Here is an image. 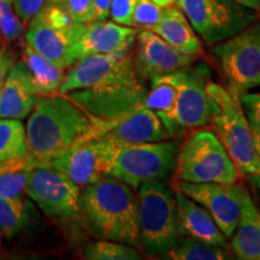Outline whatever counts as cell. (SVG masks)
I'll return each mask as SVG.
<instances>
[{
	"mask_svg": "<svg viewBox=\"0 0 260 260\" xmlns=\"http://www.w3.org/2000/svg\"><path fill=\"white\" fill-rule=\"evenodd\" d=\"M25 130L28 157L34 167L46 165L87 140L106 133L105 126L94 122L61 93L39 96Z\"/></svg>",
	"mask_w": 260,
	"mask_h": 260,
	"instance_id": "obj_1",
	"label": "cell"
},
{
	"mask_svg": "<svg viewBox=\"0 0 260 260\" xmlns=\"http://www.w3.org/2000/svg\"><path fill=\"white\" fill-rule=\"evenodd\" d=\"M87 223L98 239L142 247L139 197L133 187L112 176L84 187L80 199Z\"/></svg>",
	"mask_w": 260,
	"mask_h": 260,
	"instance_id": "obj_2",
	"label": "cell"
},
{
	"mask_svg": "<svg viewBox=\"0 0 260 260\" xmlns=\"http://www.w3.org/2000/svg\"><path fill=\"white\" fill-rule=\"evenodd\" d=\"M144 80L135 67L134 54L130 52L117 69L92 86L65 95L83 109L94 122L105 126L107 132L123 116L142 105L147 95Z\"/></svg>",
	"mask_w": 260,
	"mask_h": 260,
	"instance_id": "obj_3",
	"label": "cell"
},
{
	"mask_svg": "<svg viewBox=\"0 0 260 260\" xmlns=\"http://www.w3.org/2000/svg\"><path fill=\"white\" fill-rule=\"evenodd\" d=\"M209 95L214 102L210 124L235 162L237 170L260 189V154L255 135L241 104V96L209 81Z\"/></svg>",
	"mask_w": 260,
	"mask_h": 260,
	"instance_id": "obj_4",
	"label": "cell"
},
{
	"mask_svg": "<svg viewBox=\"0 0 260 260\" xmlns=\"http://www.w3.org/2000/svg\"><path fill=\"white\" fill-rule=\"evenodd\" d=\"M139 224L142 248L149 255H167L183 237L175 194L160 181L139 187Z\"/></svg>",
	"mask_w": 260,
	"mask_h": 260,
	"instance_id": "obj_5",
	"label": "cell"
},
{
	"mask_svg": "<svg viewBox=\"0 0 260 260\" xmlns=\"http://www.w3.org/2000/svg\"><path fill=\"white\" fill-rule=\"evenodd\" d=\"M240 171L217 135L209 130L191 134L178 151L176 181L236 183Z\"/></svg>",
	"mask_w": 260,
	"mask_h": 260,
	"instance_id": "obj_6",
	"label": "cell"
},
{
	"mask_svg": "<svg viewBox=\"0 0 260 260\" xmlns=\"http://www.w3.org/2000/svg\"><path fill=\"white\" fill-rule=\"evenodd\" d=\"M191 27L207 45H217L259 19V11L236 0H177Z\"/></svg>",
	"mask_w": 260,
	"mask_h": 260,
	"instance_id": "obj_7",
	"label": "cell"
},
{
	"mask_svg": "<svg viewBox=\"0 0 260 260\" xmlns=\"http://www.w3.org/2000/svg\"><path fill=\"white\" fill-rule=\"evenodd\" d=\"M211 53L217 58L230 90L239 94L260 87V18L236 35L213 45Z\"/></svg>",
	"mask_w": 260,
	"mask_h": 260,
	"instance_id": "obj_8",
	"label": "cell"
},
{
	"mask_svg": "<svg viewBox=\"0 0 260 260\" xmlns=\"http://www.w3.org/2000/svg\"><path fill=\"white\" fill-rule=\"evenodd\" d=\"M178 147L174 141L145 142L121 147L110 176L133 188L160 181L175 171Z\"/></svg>",
	"mask_w": 260,
	"mask_h": 260,
	"instance_id": "obj_9",
	"label": "cell"
},
{
	"mask_svg": "<svg viewBox=\"0 0 260 260\" xmlns=\"http://www.w3.org/2000/svg\"><path fill=\"white\" fill-rule=\"evenodd\" d=\"M27 194L53 218L75 217L81 209V188L63 171L50 165L29 170Z\"/></svg>",
	"mask_w": 260,
	"mask_h": 260,
	"instance_id": "obj_10",
	"label": "cell"
},
{
	"mask_svg": "<svg viewBox=\"0 0 260 260\" xmlns=\"http://www.w3.org/2000/svg\"><path fill=\"white\" fill-rule=\"evenodd\" d=\"M119 147L106 136H96L76 146L46 165L63 171L80 188L110 176Z\"/></svg>",
	"mask_w": 260,
	"mask_h": 260,
	"instance_id": "obj_11",
	"label": "cell"
},
{
	"mask_svg": "<svg viewBox=\"0 0 260 260\" xmlns=\"http://www.w3.org/2000/svg\"><path fill=\"white\" fill-rule=\"evenodd\" d=\"M177 87L175 124L177 128H201L210 124L214 102L209 95V69L205 65L188 67L170 74Z\"/></svg>",
	"mask_w": 260,
	"mask_h": 260,
	"instance_id": "obj_12",
	"label": "cell"
},
{
	"mask_svg": "<svg viewBox=\"0 0 260 260\" xmlns=\"http://www.w3.org/2000/svg\"><path fill=\"white\" fill-rule=\"evenodd\" d=\"M177 190L182 191L209 211L226 239L235 232L245 197L246 188L240 183H214V182L177 181Z\"/></svg>",
	"mask_w": 260,
	"mask_h": 260,
	"instance_id": "obj_13",
	"label": "cell"
},
{
	"mask_svg": "<svg viewBox=\"0 0 260 260\" xmlns=\"http://www.w3.org/2000/svg\"><path fill=\"white\" fill-rule=\"evenodd\" d=\"M197 57L178 51L155 32L142 29L136 35L135 67L144 79L186 69Z\"/></svg>",
	"mask_w": 260,
	"mask_h": 260,
	"instance_id": "obj_14",
	"label": "cell"
},
{
	"mask_svg": "<svg viewBox=\"0 0 260 260\" xmlns=\"http://www.w3.org/2000/svg\"><path fill=\"white\" fill-rule=\"evenodd\" d=\"M83 28L84 24L81 23H75L69 28L52 27L35 16L29 24L25 40L42 56L67 69L77 61L74 56V45Z\"/></svg>",
	"mask_w": 260,
	"mask_h": 260,
	"instance_id": "obj_15",
	"label": "cell"
},
{
	"mask_svg": "<svg viewBox=\"0 0 260 260\" xmlns=\"http://www.w3.org/2000/svg\"><path fill=\"white\" fill-rule=\"evenodd\" d=\"M138 31L132 27L116 22H90L84 24L79 40L74 45L76 60L95 54L112 53L125 48H133Z\"/></svg>",
	"mask_w": 260,
	"mask_h": 260,
	"instance_id": "obj_16",
	"label": "cell"
},
{
	"mask_svg": "<svg viewBox=\"0 0 260 260\" xmlns=\"http://www.w3.org/2000/svg\"><path fill=\"white\" fill-rule=\"evenodd\" d=\"M39 94L23 61L12 64L0 88V118L24 119L37 105Z\"/></svg>",
	"mask_w": 260,
	"mask_h": 260,
	"instance_id": "obj_17",
	"label": "cell"
},
{
	"mask_svg": "<svg viewBox=\"0 0 260 260\" xmlns=\"http://www.w3.org/2000/svg\"><path fill=\"white\" fill-rule=\"evenodd\" d=\"M119 147L167 140L170 134L153 110L144 104L123 116L104 134Z\"/></svg>",
	"mask_w": 260,
	"mask_h": 260,
	"instance_id": "obj_18",
	"label": "cell"
},
{
	"mask_svg": "<svg viewBox=\"0 0 260 260\" xmlns=\"http://www.w3.org/2000/svg\"><path fill=\"white\" fill-rule=\"evenodd\" d=\"M182 235L207 245L230 249L229 242L209 211L180 190L175 193Z\"/></svg>",
	"mask_w": 260,
	"mask_h": 260,
	"instance_id": "obj_19",
	"label": "cell"
},
{
	"mask_svg": "<svg viewBox=\"0 0 260 260\" xmlns=\"http://www.w3.org/2000/svg\"><path fill=\"white\" fill-rule=\"evenodd\" d=\"M130 52L132 48H125L112 53L95 54L77 60V63L64 76L58 93L67 94L92 86L98 80L117 69L129 56Z\"/></svg>",
	"mask_w": 260,
	"mask_h": 260,
	"instance_id": "obj_20",
	"label": "cell"
},
{
	"mask_svg": "<svg viewBox=\"0 0 260 260\" xmlns=\"http://www.w3.org/2000/svg\"><path fill=\"white\" fill-rule=\"evenodd\" d=\"M147 30L158 34L176 50L189 56L198 58L203 53L199 35L177 5L165 8L160 21Z\"/></svg>",
	"mask_w": 260,
	"mask_h": 260,
	"instance_id": "obj_21",
	"label": "cell"
},
{
	"mask_svg": "<svg viewBox=\"0 0 260 260\" xmlns=\"http://www.w3.org/2000/svg\"><path fill=\"white\" fill-rule=\"evenodd\" d=\"M230 247L239 259L260 260V211L248 190L243 197L241 216Z\"/></svg>",
	"mask_w": 260,
	"mask_h": 260,
	"instance_id": "obj_22",
	"label": "cell"
},
{
	"mask_svg": "<svg viewBox=\"0 0 260 260\" xmlns=\"http://www.w3.org/2000/svg\"><path fill=\"white\" fill-rule=\"evenodd\" d=\"M176 100L177 87L172 81L170 74H167L151 79V90L147 92V95L142 103L146 107L157 113L171 136L177 129L175 124Z\"/></svg>",
	"mask_w": 260,
	"mask_h": 260,
	"instance_id": "obj_23",
	"label": "cell"
},
{
	"mask_svg": "<svg viewBox=\"0 0 260 260\" xmlns=\"http://www.w3.org/2000/svg\"><path fill=\"white\" fill-rule=\"evenodd\" d=\"M22 61L30 71L40 95L58 92L65 76L63 68L47 59L28 44L22 47Z\"/></svg>",
	"mask_w": 260,
	"mask_h": 260,
	"instance_id": "obj_24",
	"label": "cell"
},
{
	"mask_svg": "<svg viewBox=\"0 0 260 260\" xmlns=\"http://www.w3.org/2000/svg\"><path fill=\"white\" fill-rule=\"evenodd\" d=\"M28 154L27 130L21 119L0 118V161Z\"/></svg>",
	"mask_w": 260,
	"mask_h": 260,
	"instance_id": "obj_25",
	"label": "cell"
},
{
	"mask_svg": "<svg viewBox=\"0 0 260 260\" xmlns=\"http://www.w3.org/2000/svg\"><path fill=\"white\" fill-rule=\"evenodd\" d=\"M30 205L23 198L4 199L0 198V233L8 239L25 229L30 222Z\"/></svg>",
	"mask_w": 260,
	"mask_h": 260,
	"instance_id": "obj_26",
	"label": "cell"
},
{
	"mask_svg": "<svg viewBox=\"0 0 260 260\" xmlns=\"http://www.w3.org/2000/svg\"><path fill=\"white\" fill-rule=\"evenodd\" d=\"M165 258L174 260H226L233 259V255L229 249L207 245L193 237L183 236Z\"/></svg>",
	"mask_w": 260,
	"mask_h": 260,
	"instance_id": "obj_27",
	"label": "cell"
},
{
	"mask_svg": "<svg viewBox=\"0 0 260 260\" xmlns=\"http://www.w3.org/2000/svg\"><path fill=\"white\" fill-rule=\"evenodd\" d=\"M82 256L87 260H140L142 254L135 246L112 240L100 239L82 247Z\"/></svg>",
	"mask_w": 260,
	"mask_h": 260,
	"instance_id": "obj_28",
	"label": "cell"
},
{
	"mask_svg": "<svg viewBox=\"0 0 260 260\" xmlns=\"http://www.w3.org/2000/svg\"><path fill=\"white\" fill-rule=\"evenodd\" d=\"M31 164L28 158H22L5 171L0 172V198L21 199L27 193L29 170Z\"/></svg>",
	"mask_w": 260,
	"mask_h": 260,
	"instance_id": "obj_29",
	"label": "cell"
},
{
	"mask_svg": "<svg viewBox=\"0 0 260 260\" xmlns=\"http://www.w3.org/2000/svg\"><path fill=\"white\" fill-rule=\"evenodd\" d=\"M24 24L12 8L11 0H0V37L6 42L19 38Z\"/></svg>",
	"mask_w": 260,
	"mask_h": 260,
	"instance_id": "obj_30",
	"label": "cell"
},
{
	"mask_svg": "<svg viewBox=\"0 0 260 260\" xmlns=\"http://www.w3.org/2000/svg\"><path fill=\"white\" fill-rule=\"evenodd\" d=\"M164 9L154 4L152 0H136L133 25L141 29H151L160 21Z\"/></svg>",
	"mask_w": 260,
	"mask_h": 260,
	"instance_id": "obj_31",
	"label": "cell"
},
{
	"mask_svg": "<svg viewBox=\"0 0 260 260\" xmlns=\"http://www.w3.org/2000/svg\"><path fill=\"white\" fill-rule=\"evenodd\" d=\"M37 16L44 22H46L47 24L56 28H69L76 23L71 18L69 12L63 6L58 4H48L47 6H44Z\"/></svg>",
	"mask_w": 260,
	"mask_h": 260,
	"instance_id": "obj_32",
	"label": "cell"
},
{
	"mask_svg": "<svg viewBox=\"0 0 260 260\" xmlns=\"http://www.w3.org/2000/svg\"><path fill=\"white\" fill-rule=\"evenodd\" d=\"M58 5L63 6L76 23L93 22V0H61Z\"/></svg>",
	"mask_w": 260,
	"mask_h": 260,
	"instance_id": "obj_33",
	"label": "cell"
},
{
	"mask_svg": "<svg viewBox=\"0 0 260 260\" xmlns=\"http://www.w3.org/2000/svg\"><path fill=\"white\" fill-rule=\"evenodd\" d=\"M136 0H112L110 8V16L116 23L133 27Z\"/></svg>",
	"mask_w": 260,
	"mask_h": 260,
	"instance_id": "obj_34",
	"label": "cell"
},
{
	"mask_svg": "<svg viewBox=\"0 0 260 260\" xmlns=\"http://www.w3.org/2000/svg\"><path fill=\"white\" fill-rule=\"evenodd\" d=\"M14 9L23 23L31 21L45 6V0H12Z\"/></svg>",
	"mask_w": 260,
	"mask_h": 260,
	"instance_id": "obj_35",
	"label": "cell"
},
{
	"mask_svg": "<svg viewBox=\"0 0 260 260\" xmlns=\"http://www.w3.org/2000/svg\"><path fill=\"white\" fill-rule=\"evenodd\" d=\"M241 104L249 121L260 125V93L242 94Z\"/></svg>",
	"mask_w": 260,
	"mask_h": 260,
	"instance_id": "obj_36",
	"label": "cell"
},
{
	"mask_svg": "<svg viewBox=\"0 0 260 260\" xmlns=\"http://www.w3.org/2000/svg\"><path fill=\"white\" fill-rule=\"evenodd\" d=\"M112 0H93V22L106 21Z\"/></svg>",
	"mask_w": 260,
	"mask_h": 260,
	"instance_id": "obj_37",
	"label": "cell"
},
{
	"mask_svg": "<svg viewBox=\"0 0 260 260\" xmlns=\"http://www.w3.org/2000/svg\"><path fill=\"white\" fill-rule=\"evenodd\" d=\"M12 58L5 50H0V88L12 67Z\"/></svg>",
	"mask_w": 260,
	"mask_h": 260,
	"instance_id": "obj_38",
	"label": "cell"
},
{
	"mask_svg": "<svg viewBox=\"0 0 260 260\" xmlns=\"http://www.w3.org/2000/svg\"><path fill=\"white\" fill-rule=\"evenodd\" d=\"M236 2L260 12V0H236Z\"/></svg>",
	"mask_w": 260,
	"mask_h": 260,
	"instance_id": "obj_39",
	"label": "cell"
},
{
	"mask_svg": "<svg viewBox=\"0 0 260 260\" xmlns=\"http://www.w3.org/2000/svg\"><path fill=\"white\" fill-rule=\"evenodd\" d=\"M251 122V121H249ZM251 125L253 128V132H254V135H255V141H256V147H258V152L260 154V125L255 124V123L251 122Z\"/></svg>",
	"mask_w": 260,
	"mask_h": 260,
	"instance_id": "obj_40",
	"label": "cell"
},
{
	"mask_svg": "<svg viewBox=\"0 0 260 260\" xmlns=\"http://www.w3.org/2000/svg\"><path fill=\"white\" fill-rule=\"evenodd\" d=\"M152 2L160 8H169V6L174 5L177 0H152Z\"/></svg>",
	"mask_w": 260,
	"mask_h": 260,
	"instance_id": "obj_41",
	"label": "cell"
},
{
	"mask_svg": "<svg viewBox=\"0 0 260 260\" xmlns=\"http://www.w3.org/2000/svg\"><path fill=\"white\" fill-rule=\"evenodd\" d=\"M50 2V4H59L61 0H48Z\"/></svg>",
	"mask_w": 260,
	"mask_h": 260,
	"instance_id": "obj_42",
	"label": "cell"
},
{
	"mask_svg": "<svg viewBox=\"0 0 260 260\" xmlns=\"http://www.w3.org/2000/svg\"><path fill=\"white\" fill-rule=\"evenodd\" d=\"M0 254H2V248H0Z\"/></svg>",
	"mask_w": 260,
	"mask_h": 260,
	"instance_id": "obj_43",
	"label": "cell"
},
{
	"mask_svg": "<svg viewBox=\"0 0 260 260\" xmlns=\"http://www.w3.org/2000/svg\"><path fill=\"white\" fill-rule=\"evenodd\" d=\"M11 2H12V0H11Z\"/></svg>",
	"mask_w": 260,
	"mask_h": 260,
	"instance_id": "obj_44",
	"label": "cell"
}]
</instances>
